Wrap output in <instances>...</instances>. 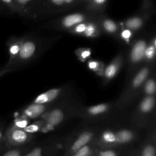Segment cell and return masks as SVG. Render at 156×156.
Segmentation results:
<instances>
[{"mask_svg": "<svg viewBox=\"0 0 156 156\" xmlns=\"http://www.w3.org/2000/svg\"><path fill=\"white\" fill-rule=\"evenodd\" d=\"M115 108H116L115 102H104L89 106L82 105L77 118L87 121L100 120L110 115Z\"/></svg>", "mask_w": 156, "mask_h": 156, "instance_id": "5", "label": "cell"}, {"mask_svg": "<svg viewBox=\"0 0 156 156\" xmlns=\"http://www.w3.org/2000/svg\"><path fill=\"white\" fill-rule=\"evenodd\" d=\"M7 146L5 140V130L4 126L2 122L0 121V146Z\"/></svg>", "mask_w": 156, "mask_h": 156, "instance_id": "35", "label": "cell"}, {"mask_svg": "<svg viewBox=\"0 0 156 156\" xmlns=\"http://www.w3.org/2000/svg\"><path fill=\"white\" fill-rule=\"evenodd\" d=\"M107 0H91L88 7L91 10L102 9L107 4Z\"/></svg>", "mask_w": 156, "mask_h": 156, "instance_id": "34", "label": "cell"}, {"mask_svg": "<svg viewBox=\"0 0 156 156\" xmlns=\"http://www.w3.org/2000/svg\"><path fill=\"white\" fill-rule=\"evenodd\" d=\"M99 130L98 129L88 127L79 130L68 140L65 141L63 151V156H69L80 147L95 140Z\"/></svg>", "mask_w": 156, "mask_h": 156, "instance_id": "4", "label": "cell"}, {"mask_svg": "<svg viewBox=\"0 0 156 156\" xmlns=\"http://www.w3.org/2000/svg\"><path fill=\"white\" fill-rule=\"evenodd\" d=\"M20 11V16L27 18L36 16L40 0H16Z\"/></svg>", "mask_w": 156, "mask_h": 156, "instance_id": "18", "label": "cell"}, {"mask_svg": "<svg viewBox=\"0 0 156 156\" xmlns=\"http://www.w3.org/2000/svg\"><path fill=\"white\" fill-rule=\"evenodd\" d=\"M0 4L7 8L11 13H16L20 15L21 11L16 0H0Z\"/></svg>", "mask_w": 156, "mask_h": 156, "instance_id": "30", "label": "cell"}, {"mask_svg": "<svg viewBox=\"0 0 156 156\" xmlns=\"http://www.w3.org/2000/svg\"><path fill=\"white\" fill-rule=\"evenodd\" d=\"M7 147H9V146H0V152H2L4 149L7 148Z\"/></svg>", "mask_w": 156, "mask_h": 156, "instance_id": "40", "label": "cell"}, {"mask_svg": "<svg viewBox=\"0 0 156 156\" xmlns=\"http://www.w3.org/2000/svg\"><path fill=\"white\" fill-rule=\"evenodd\" d=\"M39 51L38 41L33 37H23L19 54L12 67V71L18 69L32 61Z\"/></svg>", "mask_w": 156, "mask_h": 156, "instance_id": "6", "label": "cell"}, {"mask_svg": "<svg viewBox=\"0 0 156 156\" xmlns=\"http://www.w3.org/2000/svg\"><path fill=\"white\" fill-rule=\"evenodd\" d=\"M101 32L111 35H118L120 27L118 24L108 17H100L98 21Z\"/></svg>", "mask_w": 156, "mask_h": 156, "instance_id": "19", "label": "cell"}, {"mask_svg": "<svg viewBox=\"0 0 156 156\" xmlns=\"http://www.w3.org/2000/svg\"><path fill=\"white\" fill-rule=\"evenodd\" d=\"M156 91V83L154 77H149L144 83L140 92L143 96H155Z\"/></svg>", "mask_w": 156, "mask_h": 156, "instance_id": "24", "label": "cell"}, {"mask_svg": "<svg viewBox=\"0 0 156 156\" xmlns=\"http://www.w3.org/2000/svg\"><path fill=\"white\" fill-rule=\"evenodd\" d=\"M22 41L23 37L18 38L13 37L10 38L7 42L9 57L8 62L4 66L10 71H12V67L19 54Z\"/></svg>", "mask_w": 156, "mask_h": 156, "instance_id": "16", "label": "cell"}, {"mask_svg": "<svg viewBox=\"0 0 156 156\" xmlns=\"http://www.w3.org/2000/svg\"><path fill=\"white\" fill-rule=\"evenodd\" d=\"M156 120L155 115L147 129L145 139L138 147V156H156Z\"/></svg>", "mask_w": 156, "mask_h": 156, "instance_id": "9", "label": "cell"}, {"mask_svg": "<svg viewBox=\"0 0 156 156\" xmlns=\"http://www.w3.org/2000/svg\"><path fill=\"white\" fill-rule=\"evenodd\" d=\"M91 19V16L87 13H72L64 16L60 20L58 27L62 29L68 30L77 24L85 22Z\"/></svg>", "mask_w": 156, "mask_h": 156, "instance_id": "13", "label": "cell"}, {"mask_svg": "<svg viewBox=\"0 0 156 156\" xmlns=\"http://www.w3.org/2000/svg\"><path fill=\"white\" fill-rule=\"evenodd\" d=\"M97 147L94 140L91 143L80 147L69 156H93Z\"/></svg>", "mask_w": 156, "mask_h": 156, "instance_id": "26", "label": "cell"}, {"mask_svg": "<svg viewBox=\"0 0 156 156\" xmlns=\"http://www.w3.org/2000/svg\"><path fill=\"white\" fill-rule=\"evenodd\" d=\"M123 62V55L119 54L109 64L105 66L103 74V83L107 84L118 74Z\"/></svg>", "mask_w": 156, "mask_h": 156, "instance_id": "15", "label": "cell"}, {"mask_svg": "<svg viewBox=\"0 0 156 156\" xmlns=\"http://www.w3.org/2000/svg\"><path fill=\"white\" fill-rule=\"evenodd\" d=\"M124 147H97L93 156H121Z\"/></svg>", "mask_w": 156, "mask_h": 156, "instance_id": "23", "label": "cell"}, {"mask_svg": "<svg viewBox=\"0 0 156 156\" xmlns=\"http://www.w3.org/2000/svg\"><path fill=\"white\" fill-rule=\"evenodd\" d=\"M60 142L31 146L23 156H55L60 151ZM63 150V149H62Z\"/></svg>", "mask_w": 156, "mask_h": 156, "instance_id": "12", "label": "cell"}, {"mask_svg": "<svg viewBox=\"0 0 156 156\" xmlns=\"http://www.w3.org/2000/svg\"><path fill=\"white\" fill-rule=\"evenodd\" d=\"M95 143L99 147H116L115 129H105L99 131L95 138Z\"/></svg>", "mask_w": 156, "mask_h": 156, "instance_id": "17", "label": "cell"}, {"mask_svg": "<svg viewBox=\"0 0 156 156\" xmlns=\"http://www.w3.org/2000/svg\"><path fill=\"white\" fill-rule=\"evenodd\" d=\"M69 96V90L68 87H56L38 94L32 102L38 104L55 105Z\"/></svg>", "mask_w": 156, "mask_h": 156, "instance_id": "8", "label": "cell"}, {"mask_svg": "<svg viewBox=\"0 0 156 156\" xmlns=\"http://www.w3.org/2000/svg\"><path fill=\"white\" fill-rule=\"evenodd\" d=\"M145 23V18L141 16H134L126 19L123 23V27L133 32L141 29Z\"/></svg>", "mask_w": 156, "mask_h": 156, "instance_id": "20", "label": "cell"}, {"mask_svg": "<svg viewBox=\"0 0 156 156\" xmlns=\"http://www.w3.org/2000/svg\"><path fill=\"white\" fill-rule=\"evenodd\" d=\"M30 121L27 118L20 114L15 118L12 124L16 127L23 129L30 124Z\"/></svg>", "mask_w": 156, "mask_h": 156, "instance_id": "31", "label": "cell"}, {"mask_svg": "<svg viewBox=\"0 0 156 156\" xmlns=\"http://www.w3.org/2000/svg\"><path fill=\"white\" fill-rule=\"evenodd\" d=\"M82 105L71 96L55 104L40 118L44 124L41 132L53 130L68 120L77 118Z\"/></svg>", "mask_w": 156, "mask_h": 156, "instance_id": "1", "label": "cell"}, {"mask_svg": "<svg viewBox=\"0 0 156 156\" xmlns=\"http://www.w3.org/2000/svg\"><path fill=\"white\" fill-rule=\"evenodd\" d=\"M35 135L12 124L5 130V143L9 147H21L30 144Z\"/></svg>", "mask_w": 156, "mask_h": 156, "instance_id": "7", "label": "cell"}, {"mask_svg": "<svg viewBox=\"0 0 156 156\" xmlns=\"http://www.w3.org/2000/svg\"><path fill=\"white\" fill-rule=\"evenodd\" d=\"M74 54L80 62H85L91 57L92 51L89 48H79L75 50Z\"/></svg>", "mask_w": 156, "mask_h": 156, "instance_id": "29", "label": "cell"}, {"mask_svg": "<svg viewBox=\"0 0 156 156\" xmlns=\"http://www.w3.org/2000/svg\"><path fill=\"white\" fill-rule=\"evenodd\" d=\"M132 115L134 125L140 129H146L155 115V96H143Z\"/></svg>", "mask_w": 156, "mask_h": 156, "instance_id": "3", "label": "cell"}, {"mask_svg": "<svg viewBox=\"0 0 156 156\" xmlns=\"http://www.w3.org/2000/svg\"><path fill=\"white\" fill-rule=\"evenodd\" d=\"M55 105L38 104L31 102L21 109L20 114L30 120L38 119Z\"/></svg>", "mask_w": 156, "mask_h": 156, "instance_id": "14", "label": "cell"}, {"mask_svg": "<svg viewBox=\"0 0 156 156\" xmlns=\"http://www.w3.org/2000/svg\"><path fill=\"white\" fill-rule=\"evenodd\" d=\"M133 33L134 32L132 31L131 30L122 27L119 30L118 36L122 40V41H124L126 43H129L133 37Z\"/></svg>", "mask_w": 156, "mask_h": 156, "instance_id": "32", "label": "cell"}, {"mask_svg": "<svg viewBox=\"0 0 156 156\" xmlns=\"http://www.w3.org/2000/svg\"><path fill=\"white\" fill-rule=\"evenodd\" d=\"M49 2H51L55 7H63L65 6L64 1L63 0H49Z\"/></svg>", "mask_w": 156, "mask_h": 156, "instance_id": "36", "label": "cell"}, {"mask_svg": "<svg viewBox=\"0 0 156 156\" xmlns=\"http://www.w3.org/2000/svg\"><path fill=\"white\" fill-rule=\"evenodd\" d=\"M44 126V124L41 119H36L33 122L30 123L27 125L24 129H23L25 131L34 134L38 132H41L43 127Z\"/></svg>", "mask_w": 156, "mask_h": 156, "instance_id": "28", "label": "cell"}, {"mask_svg": "<svg viewBox=\"0 0 156 156\" xmlns=\"http://www.w3.org/2000/svg\"><path fill=\"white\" fill-rule=\"evenodd\" d=\"M10 71L7 68H5L4 66L2 67L1 69H0V77H2V76H4V74H5L6 73L10 72Z\"/></svg>", "mask_w": 156, "mask_h": 156, "instance_id": "38", "label": "cell"}, {"mask_svg": "<svg viewBox=\"0 0 156 156\" xmlns=\"http://www.w3.org/2000/svg\"><path fill=\"white\" fill-rule=\"evenodd\" d=\"M139 138L138 132L132 128L122 127L115 129L116 147H124L133 143Z\"/></svg>", "mask_w": 156, "mask_h": 156, "instance_id": "11", "label": "cell"}, {"mask_svg": "<svg viewBox=\"0 0 156 156\" xmlns=\"http://www.w3.org/2000/svg\"><path fill=\"white\" fill-rule=\"evenodd\" d=\"M4 8H5V7L0 4V12H2V9H4Z\"/></svg>", "mask_w": 156, "mask_h": 156, "instance_id": "41", "label": "cell"}, {"mask_svg": "<svg viewBox=\"0 0 156 156\" xmlns=\"http://www.w3.org/2000/svg\"><path fill=\"white\" fill-rule=\"evenodd\" d=\"M155 37L154 36L150 41H148L147 47L146 48L144 55L143 61L146 64H151L154 62L155 53H156V44Z\"/></svg>", "mask_w": 156, "mask_h": 156, "instance_id": "22", "label": "cell"}, {"mask_svg": "<svg viewBox=\"0 0 156 156\" xmlns=\"http://www.w3.org/2000/svg\"><path fill=\"white\" fill-rule=\"evenodd\" d=\"M126 156H138V147L134 148L129 151Z\"/></svg>", "mask_w": 156, "mask_h": 156, "instance_id": "37", "label": "cell"}, {"mask_svg": "<svg viewBox=\"0 0 156 156\" xmlns=\"http://www.w3.org/2000/svg\"><path fill=\"white\" fill-rule=\"evenodd\" d=\"M31 146L30 144L21 147H7L0 152V156H23Z\"/></svg>", "mask_w": 156, "mask_h": 156, "instance_id": "25", "label": "cell"}, {"mask_svg": "<svg viewBox=\"0 0 156 156\" xmlns=\"http://www.w3.org/2000/svg\"><path fill=\"white\" fill-rule=\"evenodd\" d=\"M87 65L88 69L90 71L94 72L96 75L100 77L103 76L105 68V65L104 62L99 60L89 59L88 60H87Z\"/></svg>", "mask_w": 156, "mask_h": 156, "instance_id": "27", "label": "cell"}, {"mask_svg": "<svg viewBox=\"0 0 156 156\" xmlns=\"http://www.w3.org/2000/svg\"><path fill=\"white\" fill-rule=\"evenodd\" d=\"M151 66L152 65L151 64H146L140 68L135 74L133 76L132 80L115 102L116 109L122 110L127 108L140 96L141 88L145 81L149 77Z\"/></svg>", "mask_w": 156, "mask_h": 156, "instance_id": "2", "label": "cell"}, {"mask_svg": "<svg viewBox=\"0 0 156 156\" xmlns=\"http://www.w3.org/2000/svg\"><path fill=\"white\" fill-rule=\"evenodd\" d=\"M63 1H64L65 6L70 5L73 4L75 1V0H63Z\"/></svg>", "mask_w": 156, "mask_h": 156, "instance_id": "39", "label": "cell"}, {"mask_svg": "<svg viewBox=\"0 0 156 156\" xmlns=\"http://www.w3.org/2000/svg\"><path fill=\"white\" fill-rule=\"evenodd\" d=\"M147 43L148 41L145 38H140L133 43L129 54V65L130 70L135 69L143 62Z\"/></svg>", "mask_w": 156, "mask_h": 156, "instance_id": "10", "label": "cell"}, {"mask_svg": "<svg viewBox=\"0 0 156 156\" xmlns=\"http://www.w3.org/2000/svg\"><path fill=\"white\" fill-rule=\"evenodd\" d=\"M87 21L80 23L79 24H77L71 27V29H68V32L71 34H74V35H78L82 36L83 33L84 32L85 28H86V25H87Z\"/></svg>", "mask_w": 156, "mask_h": 156, "instance_id": "33", "label": "cell"}, {"mask_svg": "<svg viewBox=\"0 0 156 156\" xmlns=\"http://www.w3.org/2000/svg\"><path fill=\"white\" fill-rule=\"evenodd\" d=\"M101 34V30L98 22L93 20V19L87 21L86 28L82 36L93 38L98 37Z\"/></svg>", "mask_w": 156, "mask_h": 156, "instance_id": "21", "label": "cell"}]
</instances>
